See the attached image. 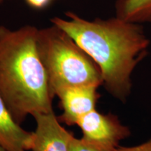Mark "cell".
<instances>
[{"label": "cell", "mask_w": 151, "mask_h": 151, "mask_svg": "<svg viewBox=\"0 0 151 151\" xmlns=\"http://www.w3.org/2000/svg\"><path fill=\"white\" fill-rule=\"evenodd\" d=\"M53 17L52 24L65 32L99 67L102 86L113 97L126 102L132 90V74L146 58L150 40L141 24L118 16L86 20L71 11Z\"/></svg>", "instance_id": "6da1fadb"}, {"label": "cell", "mask_w": 151, "mask_h": 151, "mask_svg": "<svg viewBox=\"0 0 151 151\" xmlns=\"http://www.w3.org/2000/svg\"><path fill=\"white\" fill-rule=\"evenodd\" d=\"M39 29L0 26V95L15 120L53 111L55 97L37 48Z\"/></svg>", "instance_id": "7a4b0ae2"}, {"label": "cell", "mask_w": 151, "mask_h": 151, "mask_svg": "<svg viewBox=\"0 0 151 151\" xmlns=\"http://www.w3.org/2000/svg\"><path fill=\"white\" fill-rule=\"evenodd\" d=\"M37 48L55 96L71 87L102 86L101 72L96 62L55 24L39 29Z\"/></svg>", "instance_id": "3957f363"}, {"label": "cell", "mask_w": 151, "mask_h": 151, "mask_svg": "<svg viewBox=\"0 0 151 151\" xmlns=\"http://www.w3.org/2000/svg\"><path fill=\"white\" fill-rule=\"evenodd\" d=\"M82 132V139L104 151H113L120 141L131 134L118 117L111 113H100L94 109L77 122Z\"/></svg>", "instance_id": "277c9868"}, {"label": "cell", "mask_w": 151, "mask_h": 151, "mask_svg": "<svg viewBox=\"0 0 151 151\" xmlns=\"http://www.w3.org/2000/svg\"><path fill=\"white\" fill-rule=\"evenodd\" d=\"M36 129L32 132V151H69L71 139L74 137L60 123L54 111L39 113L33 116Z\"/></svg>", "instance_id": "5b68a950"}, {"label": "cell", "mask_w": 151, "mask_h": 151, "mask_svg": "<svg viewBox=\"0 0 151 151\" xmlns=\"http://www.w3.org/2000/svg\"><path fill=\"white\" fill-rule=\"evenodd\" d=\"M97 86L71 87L60 90L56 94L63 111L59 120L69 126L76 125L84 116L96 109L101 97Z\"/></svg>", "instance_id": "8992f818"}, {"label": "cell", "mask_w": 151, "mask_h": 151, "mask_svg": "<svg viewBox=\"0 0 151 151\" xmlns=\"http://www.w3.org/2000/svg\"><path fill=\"white\" fill-rule=\"evenodd\" d=\"M32 132L24 130L14 118L0 95V146L7 151L31 150Z\"/></svg>", "instance_id": "52a82bcc"}, {"label": "cell", "mask_w": 151, "mask_h": 151, "mask_svg": "<svg viewBox=\"0 0 151 151\" xmlns=\"http://www.w3.org/2000/svg\"><path fill=\"white\" fill-rule=\"evenodd\" d=\"M116 16L134 23L151 22V0H116Z\"/></svg>", "instance_id": "ba28073f"}, {"label": "cell", "mask_w": 151, "mask_h": 151, "mask_svg": "<svg viewBox=\"0 0 151 151\" xmlns=\"http://www.w3.org/2000/svg\"><path fill=\"white\" fill-rule=\"evenodd\" d=\"M69 151H104L92 144L84 139H77L73 137L71 139L69 147Z\"/></svg>", "instance_id": "9c48e42d"}, {"label": "cell", "mask_w": 151, "mask_h": 151, "mask_svg": "<svg viewBox=\"0 0 151 151\" xmlns=\"http://www.w3.org/2000/svg\"><path fill=\"white\" fill-rule=\"evenodd\" d=\"M113 151H151V139L135 146H118Z\"/></svg>", "instance_id": "30bf717a"}, {"label": "cell", "mask_w": 151, "mask_h": 151, "mask_svg": "<svg viewBox=\"0 0 151 151\" xmlns=\"http://www.w3.org/2000/svg\"><path fill=\"white\" fill-rule=\"evenodd\" d=\"M28 6L35 9H43L50 4L51 0H24Z\"/></svg>", "instance_id": "8fae6325"}, {"label": "cell", "mask_w": 151, "mask_h": 151, "mask_svg": "<svg viewBox=\"0 0 151 151\" xmlns=\"http://www.w3.org/2000/svg\"><path fill=\"white\" fill-rule=\"evenodd\" d=\"M0 151H7L6 149H4L3 148V147H1V146H0Z\"/></svg>", "instance_id": "7c38bea8"}, {"label": "cell", "mask_w": 151, "mask_h": 151, "mask_svg": "<svg viewBox=\"0 0 151 151\" xmlns=\"http://www.w3.org/2000/svg\"><path fill=\"white\" fill-rule=\"evenodd\" d=\"M4 1V0H0V2H1V1Z\"/></svg>", "instance_id": "4fadbf2b"}]
</instances>
